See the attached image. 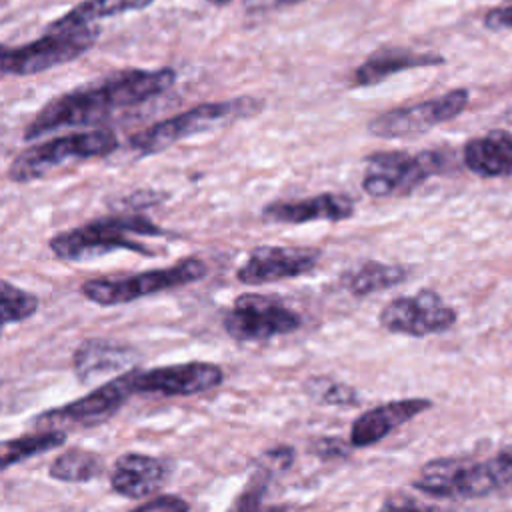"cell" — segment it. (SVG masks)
<instances>
[{
  "instance_id": "6da1fadb",
  "label": "cell",
  "mask_w": 512,
  "mask_h": 512,
  "mask_svg": "<svg viewBox=\"0 0 512 512\" xmlns=\"http://www.w3.org/2000/svg\"><path fill=\"white\" fill-rule=\"evenodd\" d=\"M176 80L172 68L122 70L94 84H84L48 100L24 130V140L66 126L96 124L116 110L140 106L166 92Z\"/></svg>"
},
{
  "instance_id": "7a4b0ae2",
  "label": "cell",
  "mask_w": 512,
  "mask_h": 512,
  "mask_svg": "<svg viewBox=\"0 0 512 512\" xmlns=\"http://www.w3.org/2000/svg\"><path fill=\"white\" fill-rule=\"evenodd\" d=\"M132 236H166V230L138 214H116L54 234L50 252L62 262H86L116 250L150 256L152 252Z\"/></svg>"
},
{
  "instance_id": "3957f363",
  "label": "cell",
  "mask_w": 512,
  "mask_h": 512,
  "mask_svg": "<svg viewBox=\"0 0 512 512\" xmlns=\"http://www.w3.org/2000/svg\"><path fill=\"white\" fill-rule=\"evenodd\" d=\"M512 480V446L494 456L472 462L466 458H438L424 464L412 486L434 498H480Z\"/></svg>"
},
{
  "instance_id": "277c9868",
  "label": "cell",
  "mask_w": 512,
  "mask_h": 512,
  "mask_svg": "<svg viewBox=\"0 0 512 512\" xmlns=\"http://www.w3.org/2000/svg\"><path fill=\"white\" fill-rule=\"evenodd\" d=\"M208 274V264L198 256H188L172 264L170 268H154L128 276H104L84 280L80 292L86 300L96 306H118L128 304L138 298L174 290L196 280H202Z\"/></svg>"
},
{
  "instance_id": "5b68a950",
  "label": "cell",
  "mask_w": 512,
  "mask_h": 512,
  "mask_svg": "<svg viewBox=\"0 0 512 512\" xmlns=\"http://www.w3.org/2000/svg\"><path fill=\"white\" fill-rule=\"evenodd\" d=\"M260 108H262V102L256 98H250V96H242L236 100H224V102H202V104L188 108L186 112H180L176 116L160 120V122L152 124L150 128L132 134L130 146L136 152H140L142 156L156 154L184 138L212 130L214 126L224 124L232 118L254 114Z\"/></svg>"
},
{
  "instance_id": "8992f818",
  "label": "cell",
  "mask_w": 512,
  "mask_h": 512,
  "mask_svg": "<svg viewBox=\"0 0 512 512\" xmlns=\"http://www.w3.org/2000/svg\"><path fill=\"white\" fill-rule=\"evenodd\" d=\"M118 148V138L110 128H94L56 136L22 150L8 168L12 182H32L68 160H88L112 154Z\"/></svg>"
},
{
  "instance_id": "52a82bcc",
  "label": "cell",
  "mask_w": 512,
  "mask_h": 512,
  "mask_svg": "<svg viewBox=\"0 0 512 512\" xmlns=\"http://www.w3.org/2000/svg\"><path fill=\"white\" fill-rule=\"evenodd\" d=\"M100 28L96 24L92 26H78V28H54L48 26L46 34L16 46L0 48V74L10 76H32L38 72H44L48 68H54L58 64H66L70 60H76L86 50L92 48V44L98 40Z\"/></svg>"
},
{
  "instance_id": "ba28073f",
  "label": "cell",
  "mask_w": 512,
  "mask_h": 512,
  "mask_svg": "<svg viewBox=\"0 0 512 512\" xmlns=\"http://www.w3.org/2000/svg\"><path fill=\"white\" fill-rule=\"evenodd\" d=\"M448 156L440 150H422L410 154L404 150L374 152L366 158L368 170L362 178V190L374 198L404 196L424 180L444 172Z\"/></svg>"
},
{
  "instance_id": "9c48e42d",
  "label": "cell",
  "mask_w": 512,
  "mask_h": 512,
  "mask_svg": "<svg viewBox=\"0 0 512 512\" xmlns=\"http://www.w3.org/2000/svg\"><path fill=\"white\" fill-rule=\"evenodd\" d=\"M302 318L270 294H240L224 314L222 326L236 342H266L298 330Z\"/></svg>"
},
{
  "instance_id": "30bf717a",
  "label": "cell",
  "mask_w": 512,
  "mask_h": 512,
  "mask_svg": "<svg viewBox=\"0 0 512 512\" xmlns=\"http://www.w3.org/2000/svg\"><path fill=\"white\" fill-rule=\"evenodd\" d=\"M134 374H136V368L120 372L108 382L94 388L92 392L64 406L46 410L36 418V422L40 424V430H54V428L60 430L62 424H72V426L104 424L114 414H118V410L130 400L132 394H136Z\"/></svg>"
},
{
  "instance_id": "8fae6325",
  "label": "cell",
  "mask_w": 512,
  "mask_h": 512,
  "mask_svg": "<svg viewBox=\"0 0 512 512\" xmlns=\"http://www.w3.org/2000/svg\"><path fill=\"white\" fill-rule=\"evenodd\" d=\"M468 98L470 92L466 88H454L438 98L382 112L368 124V130L378 138L416 136L462 114Z\"/></svg>"
},
{
  "instance_id": "7c38bea8",
  "label": "cell",
  "mask_w": 512,
  "mask_h": 512,
  "mask_svg": "<svg viewBox=\"0 0 512 512\" xmlns=\"http://www.w3.org/2000/svg\"><path fill=\"white\" fill-rule=\"evenodd\" d=\"M456 310L438 292L420 290L412 296H398L380 310V326L404 336H430L446 332L456 324Z\"/></svg>"
},
{
  "instance_id": "4fadbf2b",
  "label": "cell",
  "mask_w": 512,
  "mask_h": 512,
  "mask_svg": "<svg viewBox=\"0 0 512 512\" xmlns=\"http://www.w3.org/2000/svg\"><path fill=\"white\" fill-rule=\"evenodd\" d=\"M224 382V370L214 362L192 360L140 370L134 374V388L142 394L196 396L218 388Z\"/></svg>"
},
{
  "instance_id": "5bb4252c",
  "label": "cell",
  "mask_w": 512,
  "mask_h": 512,
  "mask_svg": "<svg viewBox=\"0 0 512 512\" xmlns=\"http://www.w3.org/2000/svg\"><path fill=\"white\" fill-rule=\"evenodd\" d=\"M320 250L302 246H256L242 266L236 270V278L242 284L258 286L278 280L298 278L316 268Z\"/></svg>"
},
{
  "instance_id": "9a60e30c",
  "label": "cell",
  "mask_w": 512,
  "mask_h": 512,
  "mask_svg": "<svg viewBox=\"0 0 512 512\" xmlns=\"http://www.w3.org/2000/svg\"><path fill=\"white\" fill-rule=\"evenodd\" d=\"M168 462L142 452L120 454L110 470V486L128 500H140L158 492L168 480Z\"/></svg>"
},
{
  "instance_id": "2e32d148",
  "label": "cell",
  "mask_w": 512,
  "mask_h": 512,
  "mask_svg": "<svg viewBox=\"0 0 512 512\" xmlns=\"http://www.w3.org/2000/svg\"><path fill=\"white\" fill-rule=\"evenodd\" d=\"M432 406L426 398H402L362 412L350 428V446L366 448L384 440L398 426L406 424L414 416L426 412Z\"/></svg>"
},
{
  "instance_id": "e0dca14e",
  "label": "cell",
  "mask_w": 512,
  "mask_h": 512,
  "mask_svg": "<svg viewBox=\"0 0 512 512\" xmlns=\"http://www.w3.org/2000/svg\"><path fill=\"white\" fill-rule=\"evenodd\" d=\"M354 214V200L346 194L324 192L310 198L272 202L264 206L262 216L268 222L306 224V222H340Z\"/></svg>"
},
{
  "instance_id": "ac0fdd59",
  "label": "cell",
  "mask_w": 512,
  "mask_h": 512,
  "mask_svg": "<svg viewBox=\"0 0 512 512\" xmlns=\"http://www.w3.org/2000/svg\"><path fill=\"white\" fill-rule=\"evenodd\" d=\"M134 358L136 350L132 346L104 338H90L76 348L72 366L78 380L88 384L100 376L120 374L134 368Z\"/></svg>"
},
{
  "instance_id": "d6986e66",
  "label": "cell",
  "mask_w": 512,
  "mask_h": 512,
  "mask_svg": "<svg viewBox=\"0 0 512 512\" xmlns=\"http://www.w3.org/2000/svg\"><path fill=\"white\" fill-rule=\"evenodd\" d=\"M464 166L484 178L512 176V134L492 130L464 144Z\"/></svg>"
},
{
  "instance_id": "ffe728a7",
  "label": "cell",
  "mask_w": 512,
  "mask_h": 512,
  "mask_svg": "<svg viewBox=\"0 0 512 512\" xmlns=\"http://www.w3.org/2000/svg\"><path fill=\"white\" fill-rule=\"evenodd\" d=\"M444 64V56L436 52H416L408 48H380L372 52L356 70L354 82L358 86H372L396 72L410 68H426Z\"/></svg>"
},
{
  "instance_id": "44dd1931",
  "label": "cell",
  "mask_w": 512,
  "mask_h": 512,
  "mask_svg": "<svg viewBox=\"0 0 512 512\" xmlns=\"http://www.w3.org/2000/svg\"><path fill=\"white\" fill-rule=\"evenodd\" d=\"M408 276V268L386 262H364L354 270L342 274V286L354 296H370L398 286Z\"/></svg>"
},
{
  "instance_id": "7402d4cb",
  "label": "cell",
  "mask_w": 512,
  "mask_h": 512,
  "mask_svg": "<svg viewBox=\"0 0 512 512\" xmlns=\"http://www.w3.org/2000/svg\"><path fill=\"white\" fill-rule=\"evenodd\" d=\"M66 442V432L64 430H36L30 434H22L10 440L0 442V472L24 462L28 458H34L38 454L50 452Z\"/></svg>"
},
{
  "instance_id": "603a6c76",
  "label": "cell",
  "mask_w": 512,
  "mask_h": 512,
  "mask_svg": "<svg viewBox=\"0 0 512 512\" xmlns=\"http://www.w3.org/2000/svg\"><path fill=\"white\" fill-rule=\"evenodd\" d=\"M102 470L104 460L100 458V454L84 448H70L50 462L48 476L66 484H84L98 478Z\"/></svg>"
},
{
  "instance_id": "cb8c5ba5",
  "label": "cell",
  "mask_w": 512,
  "mask_h": 512,
  "mask_svg": "<svg viewBox=\"0 0 512 512\" xmlns=\"http://www.w3.org/2000/svg\"><path fill=\"white\" fill-rule=\"evenodd\" d=\"M154 0H84L68 10L62 18L54 20L50 26L54 28H78L92 26L100 18L124 14L130 10H142L150 6Z\"/></svg>"
},
{
  "instance_id": "d4e9b609",
  "label": "cell",
  "mask_w": 512,
  "mask_h": 512,
  "mask_svg": "<svg viewBox=\"0 0 512 512\" xmlns=\"http://www.w3.org/2000/svg\"><path fill=\"white\" fill-rule=\"evenodd\" d=\"M272 476H274V470L264 466L262 462H258L254 472L246 480L244 488L232 500V504L228 506L226 512H284L282 508L266 506V502H264L270 482H272Z\"/></svg>"
},
{
  "instance_id": "484cf974",
  "label": "cell",
  "mask_w": 512,
  "mask_h": 512,
  "mask_svg": "<svg viewBox=\"0 0 512 512\" xmlns=\"http://www.w3.org/2000/svg\"><path fill=\"white\" fill-rule=\"evenodd\" d=\"M38 310L36 294L0 278V328L32 318Z\"/></svg>"
},
{
  "instance_id": "4316f807",
  "label": "cell",
  "mask_w": 512,
  "mask_h": 512,
  "mask_svg": "<svg viewBox=\"0 0 512 512\" xmlns=\"http://www.w3.org/2000/svg\"><path fill=\"white\" fill-rule=\"evenodd\" d=\"M306 392L326 406H354L358 404V392L352 386H346L342 382L324 378V376H312L304 384Z\"/></svg>"
},
{
  "instance_id": "83f0119b",
  "label": "cell",
  "mask_w": 512,
  "mask_h": 512,
  "mask_svg": "<svg viewBox=\"0 0 512 512\" xmlns=\"http://www.w3.org/2000/svg\"><path fill=\"white\" fill-rule=\"evenodd\" d=\"M378 512H442L440 508L432 506V504H424L408 494H402V492H396V494H390Z\"/></svg>"
},
{
  "instance_id": "f1b7e54d",
  "label": "cell",
  "mask_w": 512,
  "mask_h": 512,
  "mask_svg": "<svg viewBox=\"0 0 512 512\" xmlns=\"http://www.w3.org/2000/svg\"><path fill=\"white\" fill-rule=\"evenodd\" d=\"M130 512H190V504L176 494H160Z\"/></svg>"
},
{
  "instance_id": "f546056e",
  "label": "cell",
  "mask_w": 512,
  "mask_h": 512,
  "mask_svg": "<svg viewBox=\"0 0 512 512\" xmlns=\"http://www.w3.org/2000/svg\"><path fill=\"white\" fill-rule=\"evenodd\" d=\"M258 462H262L264 466L272 468L274 472L286 470V468H290L292 462H294V448H292V446H286V444L274 446V448L266 450Z\"/></svg>"
},
{
  "instance_id": "4dcf8cb0",
  "label": "cell",
  "mask_w": 512,
  "mask_h": 512,
  "mask_svg": "<svg viewBox=\"0 0 512 512\" xmlns=\"http://www.w3.org/2000/svg\"><path fill=\"white\" fill-rule=\"evenodd\" d=\"M484 26L494 32L512 30V6H500V8L488 10V14L484 16Z\"/></svg>"
},
{
  "instance_id": "1f68e13d",
  "label": "cell",
  "mask_w": 512,
  "mask_h": 512,
  "mask_svg": "<svg viewBox=\"0 0 512 512\" xmlns=\"http://www.w3.org/2000/svg\"><path fill=\"white\" fill-rule=\"evenodd\" d=\"M310 450H314L318 456H344L346 454V446L342 444L340 438H320L314 442V446Z\"/></svg>"
},
{
  "instance_id": "d6a6232c",
  "label": "cell",
  "mask_w": 512,
  "mask_h": 512,
  "mask_svg": "<svg viewBox=\"0 0 512 512\" xmlns=\"http://www.w3.org/2000/svg\"><path fill=\"white\" fill-rule=\"evenodd\" d=\"M304 0H248L246 8L250 12H266V10H278V8H286L292 4H300Z\"/></svg>"
},
{
  "instance_id": "836d02e7",
  "label": "cell",
  "mask_w": 512,
  "mask_h": 512,
  "mask_svg": "<svg viewBox=\"0 0 512 512\" xmlns=\"http://www.w3.org/2000/svg\"><path fill=\"white\" fill-rule=\"evenodd\" d=\"M208 4H216V6H224V4H228V2H232V0H206Z\"/></svg>"
},
{
  "instance_id": "e575fe53",
  "label": "cell",
  "mask_w": 512,
  "mask_h": 512,
  "mask_svg": "<svg viewBox=\"0 0 512 512\" xmlns=\"http://www.w3.org/2000/svg\"><path fill=\"white\" fill-rule=\"evenodd\" d=\"M0 48H2V46H0Z\"/></svg>"
}]
</instances>
